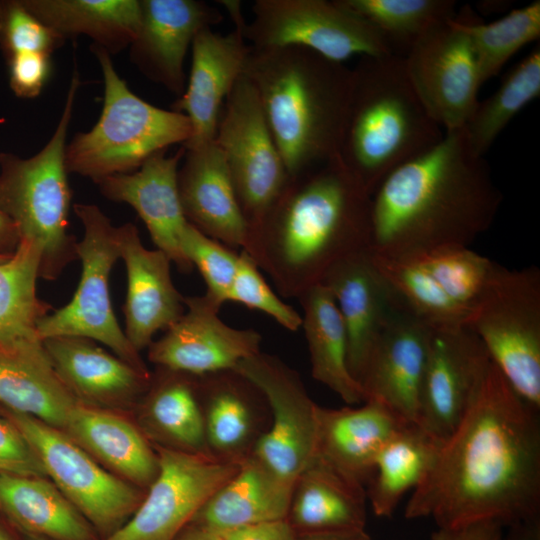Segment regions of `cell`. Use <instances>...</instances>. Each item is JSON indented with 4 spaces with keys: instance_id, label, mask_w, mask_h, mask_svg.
Instances as JSON below:
<instances>
[{
    "instance_id": "obj_1",
    "label": "cell",
    "mask_w": 540,
    "mask_h": 540,
    "mask_svg": "<svg viewBox=\"0 0 540 540\" xmlns=\"http://www.w3.org/2000/svg\"><path fill=\"white\" fill-rule=\"evenodd\" d=\"M490 360L467 409L405 507L437 527L540 517V420Z\"/></svg>"
},
{
    "instance_id": "obj_2",
    "label": "cell",
    "mask_w": 540,
    "mask_h": 540,
    "mask_svg": "<svg viewBox=\"0 0 540 540\" xmlns=\"http://www.w3.org/2000/svg\"><path fill=\"white\" fill-rule=\"evenodd\" d=\"M502 195L463 128L447 131L420 156L393 170L371 197L373 254L411 259L469 246L493 223Z\"/></svg>"
},
{
    "instance_id": "obj_3",
    "label": "cell",
    "mask_w": 540,
    "mask_h": 540,
    "mask_svg": "<svg viewBox=\"0 0 540 540\" xmlns=\"http://www.w3.org/2000/svg\"><path fill=\"white\" fill-rule=\"evenodd\" d=\"M370 213L371 196L338 156L291 176L243 251L279 294L298 299L339 260L370 249Z\"/></svg>"
},
{
    "instance_id": "obj_4",
    "label": "cell",
    "mask_w": 540,
    "mask_h": 540,
    "mask_svg": "<svg viewBox=\"0 0 540 540\" xmlns=\"http://www.w3.org/2000/svg\"><path fill=\"white\" fill-rule=\"evenodd\" d=\"M244 74L290 177L339 156L350 68L301 47L250 46Z\"/></svg>"
},
{
    "instance_id": "obj_5",
    "label": "cell",
    "mask_w": 540,
    "mask_h": 540,
    "mask_svg": "<svg viewBox=\"0 0 540 540\" xmlns=\"http://www.w3.org/2000/svg\"><path fill=\"white\" fill-rule=\"evenodd\" d=\"M352 85L339 157L372 197L396 168L443 137L416 95L396 55L363 56Z\"/></svg>"
},
{
    "instance_id": "obj_6",
    "label": "cell",
    "mask_w": 540,
    "mask_h": 540,
    "mask_svg": "<svg viewBox=\"0 0 540 540\" xmlns=\"http://www.w3.org/2000/svg\"><path fill=\"white\" fill-rule=\"evenodd\" d=\"M80 83L74 69L57 126L39 152L28 158L0 153V209L14 222L20 239L39 247V278L49 281L78 259L77 241L69 232L71 189L65 155Z\"/></svg>"
},
{
    "instance_id": "obj_7",
    "label": "cell",
    "mask_w": 540,
    "mask_h": 540,
    "mask_svg": "<svg viewBox=\"0 0 540 540\" xmlns=\"http://www.w3.org/2000/svg\"><path fill=\"white\" fill-rule=\"evenodd\" d=\"M104 82L98 121L76 133L66 146V168L94 183L137 170L151 156L191 138L189 119L182 113L156 107L133 93L116 71L111 55L92 45Z\"/></svg>"
},
{
    "instance_id": "obj_8",
    "label": "cell",
    "mask_w": 540,
    "mask_h": 540,
    "mask_svg": "<svg viewBox=\"0 0 540 540\" xmlns=\"http://www.w3.org/2000/svg\"><path fill=\"white\" fill-rule=\"evenodd\" d=\"M467 326L514 391L540 409V270L494 263Z\"/></svg>"
},
{
    "instance_id": "obj_9",
    "label": "cell",
    "mask_w": 540,
    "mask_h": 540,
    "mask_svg": "<svg viewBox=\"0 0 540 540\" xmlns=\"http://www.w3.org/2000/svg\"><path fill=\"white\" fill-rule=\"evenodd\" d=\"M73 210L83 227L82 239L76 244L80 280L70 302L39 322L38 335L42 341L58 336L88 338L134 367L149 371L121 329L111 304L110 274L120 259L117 227L95 204L76 203Z\"/></svg>"
},
{
    "instance_id": "obj_10",
    "label": "cell",
    "mask_w": 540,
    "mask_h": 540,
    "mask_svg": "<svg viewBox=\"0 0 540 540\" xmlns=\"http://www.w3.org/2000/svg\"><path fill=\"white\" fill-rule=\"evenodd\" d=\"M214 140L229 170L249 240L290 176L245 74L225 100Z\"/></svg>"
},
{
    "instance_id": "obj_11",
    "label": "cell",
    "mask_w": 540,
    "mask_h": 540,
    "mask_svg": "<svg viewBox=\"0 0 540 540\" xmlns=\"http://www.w3.org/2000/svg\"><path fill=\"white\" fill-rule=\"evenodd\" d=\"M3 412L53 484L96 529L108 536L136 511L144 498L141 488L106 471L63 431L7 408Z\"/></svg>"
},
{
    "instance_id": "obj_12",
    "label": "cell",
    "mask_w": 540,
    "mask_h": 540,
    "mask_svg": "<svg viewBox=\"0 0 540 540\" xmlns=\"http://www.w3.org/2000/svg\"><path fill=\"white\" fill-rule=\"evenodd\" d=\"M243 37L257 48L301 47L333 62L393 55L378 32L338 0H256Z\"/></svg>"
},
{
    "instance_id": "obj_13",
    "label": "cell",
    "mask_w": 540,
    "mask_h": 540,
    "mask_svg": "<svg viewBox=\"0 0 540 540\" xmlns=\"http://www.w3.org/2000/svg\"><path fill=\"white\" fill-rule=\"evenodd\" d=\"M233 370L262 392L270 411L252 455L294 484L315 455L317 404L299 374L276 356L260 351Z\"/></svg>"
},
{
    "instance_id": "obj_14",
    "label": "cell",
    "mask_w": 540,
    "mask_h": 540,
    "mask_svg": "<svg viewBox=\"0 0 540 540\" xmlns=\"http://www.w3.org/2000/svg\"><path fill=\"white\" fill-rule=\"evenodd\" d=\"M159 469L136 511L103 540H175L239 464L156 446Z\"/></svg>"
},
{
    "instance_id": "obj_15",
    "label": "cell",
    "mask_w": 540,
    "mask_h": 540,
    "mask_svg": "<svg viewBox=\"0 0 540 540\" xmlns=\"http://www.w3.org/2000/svg\"><path fill=\"white\" fill-rule=\"evenodd\" d=\"M453 19L429 30L403 58L416 95L446 132L464 127L481 86L469 38Z\"/></svg>"
},
{
    "instance_id": "obj_16",
    "label": "cell",
    "mask_w": 540,
    "mask_h": 540,
    "mask_svg": "<svg viewBox=\"0 0 540 540\" xmlns=\"http://www.w3.org/2000/svg\"><path fill=\"white\" fill-rule=\"evenodd\" d=\"M489 361L467 325L431 327L417 424L441 444L461 421Z\"/></svg>"
},
{
    "instance_id": "obj_17",
    "label": "cell",
    "mask_w": 540,
    "mask_h": 540,
    "mask_svg": "<svg viewBox=\"0 0 540 540\" xmlns=\"http://www.w3.org/2000/svg\"><path fill=\"white\" fill-rule=\"evenodd\" d=\"M183 315L149 345L157 367L194 376L233 370L261 351V334L234 328L218 315L221 307L207 296L185 297Z\"/></svg>"
},
{
    "instance_id": "obj_18",
    "label": "cell",
    "mask_w": 540,
    "mask_h": 540,
    "mask_svg": "<svg viewBox=\"0 0 540 540\" xmlns=\"http://www.w3.org/2000/svg\"><path fill=\"white\" fill-rule=\"evenodd\" d=\"M430 334L431 327L397 296L360 378L366 400L417 424Z\"/></svg>"
},
{
    "instance_id": "obj_19",
    "label": "cell",
    "mask_w": 540,
    "mask_h": 540,
    "mask_svg": "<svg viewBox=\"0 0 540 540\" xmlns=\"http://www.w3.org/2000/svg\"><path fill=\"white\" fill-rule=\"evenodd\" d=\"M221 21L220 10L203 1L140 0L130 61L146 78L180 97L186 87L185 57L195 36Z\"/></svg>"
},
{
    "instance_id": "obj_20",
    "label": "cell",
    "mask_w": 540,
    "mask_h": 540,
    "mask_svg": "<svg viewBox=\"0 0 540 540\" xmlns=\"http://www.w3.org/2000/svg\"><path fill=\"white\" fill-rule=\"evenodd\" d=\"M185 149L175 154L159 152L137 170L112 175L95 182L107 199L130 205L144 222L157 249L163 251L183 272L193 266L185 258L180 241L188 224L179 191L178 169Z\"/></svg>"
},
{
    "instance_id": "obj_21",
    "label": "cell",
    "mask_w": 540,
    "mask_h": 540,
    "mask_svg": "<svg viewBox=\"0 0 540 540\" xmlns=\"http://www.w3.org/2000/svg\"><path fill=\"white\" fill-rule=\"evenodd\" d=\"M117 238L127 273L124 333L140 353L158 331H165L183 315L185 297L172 281L171 259L159 249H147L133 223L118 226Z\"/></svg>"
},
{
    "instance_id": "obj_22",
    "label": "cell",
    "mask_w": 540,
    "mask_h": 540,
    "mask_svg": "<svg viewBox=\"0 0 540 540\" xmlns=\"http://www.w3.org/2000/svg\"><path fill=\"white\" fill-rule=\"evenodd\" d=\"M249 48L237 29L220 34L205 28L195 36L188 82L172 106V110L184 114L191 124L192 134L183 145L185 149L215 139L225 100L244 74Z\"/></svg>"
},
{
    "instance_id": "obj_23",
    "label": "cell",
    "mask_w": 540,
    "mask_h": 540,
    "mask_svg": "<svg viewBox=\"0 0 540 540\" xmlns=\"http://www.w3.org/2000/svg\"><path fill=\"white\" fill-rule=\"evenodd\" d=\"M408 424L383 403L367 399L359 407H316L314 457L346 479L365 486L384 446Z\"/></svg>"
},
{
    "instance_id": "obj_24",
    "label": "cell",
    "mask_w": 540,
    "mask_h": 540,
    "mask_svg": "<svg viewBox=\"0 0 540 540\" xmlns=\"http://www.w3.org/2000/svg\"><path fill=\"white\" fill-rule=\"evenodd\" d=\"M332 293L348 337V366L360 383L370 351L397 295L376 266L371 249L335 263L321 282Z\"/></svg>"
},
{
    "instance_id": "obj_25",
    "label": "cell",
    "mask_w": 540,
    "mask_h": 540,
    "mask_svg": "<svg viewBox=\"0 0 540 540\" xmlns=\"http://www.w3.org/2000/svg\"><path fill=\"white\" fill-rule=\"evenodd\" d=\"M183 159L177 182L188 223L208 237L243 251L248 227L217 143L212 140L185 149Z\"/></svg>"
},
{
    "instance_id": "obj_26",
    "label": "cell",
    "mask_w": 540,
    "mask_h": 540,
    "mask_svg": "<svg viewBox=\"0 0 540 540\" xmlns=\"http://www.w3.org/2000/svg\"><path fill=\"white\" fill-rule=\"evenodd\" d=\"M198 395L212 457L239 464L269 427L264 395L234 370L198 376Z\"/></svg>"
},
{
    "instance_id": "obj_27",
    "label": "cell",
    "mask_w": 540,
    "mask_h": 540,
    "mask_svg": "<svg viewBox=\"0 0 540 540\" xmlns=\"http://www.w3.org/2000/svg\"><path fill=\"white\" fill-rule=\"evenodd\" d=\"M42 343L57 376L83 404L124 407L149 388V371L134 367L91 339L58 336Z\"/></svg>"
},
{
    "instance_id": "obj_28",
    "label": "cell",
    "mask_w": 540,
    "mask_h": 540,
    "mask_svg": "<svg viewBox=\"0 0 540 540\" xmlns=\"http://www.w3.org/2000/svg\"><path fill=\"white\" fill-rule=\"evenodd\" d=\"M293 485L251 454L239 463L236 473L207 500L192 522L221 534L287 518Z\"/></svg>"
},
{
    "instance_id": "obj_29",
    "label": "cell",
    "mask_w": 540,
    "mask_h": 540,
    "mask_svg": "<svg viewBox=\"0 0 540 540\" xmlns=\"http://www.w3.org/2000/svg\"><path fill=\"white\" fill-rule=\"evenodd\" d=\"M63 432L120 478L139 488L149 487L157 476L156 451L132 423L110 410L79 402Z\"/></svg>"
},
{
    "instance_id": "obj_30",
    "label": "cell",
    "mask_w": 540,
    "mask_h": 540,
    "mask_svg": "<svg viewBox=\"0 0 540 540\" xmlns=\"http://www.w3.org/2000/svg\"><path fill=\"white\" fill-rule=\"evenodd\" d=\"M367 494L317 458L294 482L287 520L297 534L364 529Z\"/></svg>"
},
{
    "instance_id": "obj_31",
    "label": "cell",
    "mask_w": 540,
    "mask_h": 540,
    "mask_svg": "<svg viewBox=\"0 0 540 540\" xmlns=\"http://www.w3.org/2000/svg\"><path fill=\"white\" fill-rule=\"evenodd\" d=\"M298 300L303 309L301 328L313 378L346 404L363 403L366 395L350 372L347 331L332 293L319 283L306 290Z\"/></svg>"
},
{
    "instance_id": "obj_32",
    "label": "cell",
    "mask_w": 540,
    "mask_h": 540,
    "mask_svg": "<svg viewBox=\"0 0 540 540\" xmlns=\"http://www.w3.org/2000/svg\"><path fill=\"white\" fill-rule=\"evenodd\" d=\"M41 253L20 239L11 257L0 262V351L46 354L39 322L52 310L37 295Z\"/></svg>"
},
{
    "instance_id": "obj_33",
    "label": "cell",
    "mask_w": 540,
    "mask_h": 540,
    "mask_svg": "<svg viewBox=\"0 0 540 540\" xmlns=\"http://www.w3.org/2000/svg\"><path fill=\"white\" fill-rule=\"evenodd\" d=\"M65 40L84 35L110 55L129 48L140 24V0H22Z\"/></svg>"
},
{
    "instance_id": "obj_34",
    "label": "cell",
    "mask_w": 540,
    "mask_h": 540,
    "mask_svg": "<svg viewBox=\"0 0 540 540\" xmlns=\"http://www.w3.org/2000/svg\"><path fill=\"white\" fill-rule=\"evenodd\" d=\"M0 507L29 535L96 540L92 525L44 477L0 473Z\"/></svg>"
},
{
    "instance_id": "obj_35",
    "label": "cell",
    "mask_w": 540,
    "mask_h": 540,
    "mask_svg": "<svg viewBox=\"0 0 540 540\" xmlns=\"http://www.w3.org/2000/svg\"><path fill=\"white\" fill-rule=\"evenodd\" d=\"M0 403L63 431L79 401L57 376L47 354L0 351Z\"/></svg>"
},
{
    "instance_id": "obj_36",
    "label": "cell",
    "mask_w": 540,
    "mask_h": 540,
    "mask_svg": "<svg viewBox=\"0 0 540 540\" xmlns=\"http://www.w3.org/2000/svg\"><path fill=\"white\" fill-rule=\"evenodd\" d=\"M158 369L161 374L152 376L145 406L153 433L165 443L162 447L213 458L205 436L198 376Z\"/></svg>"
},
{
    "instance_id": "obj_37",
    "label": "cell",
    "mask_w": 540,
    "mask_h": 540,
    "mask_svg": "<svg viewBox=\"0 0 540 540\" xmlns=\"http://www.w3.org/2000/svg\"><path fill=\"white\" fill-rule=\"evenodd\" d=\"M441 443L418 424H408L379 453L366 490L373 513L390 518L409 490L433 467Z\"/></svg>"
},
{
    "instance_id": "obj_38",
    "label": "cell",
    "mask_w": 540,
    "mask_h": 540,
    "mask_svg": "<svg viewBox=\"0 0 540 540\" xmlns=\"http://www.w3.org/2000/svg\"><path fill=\"white\" fill-rule=\"evenodd\" d=\"M381 36L390 52L405 57L429 30L456 16L452 0H338Z\"/></svg>"
},
{
    "instance_id": "obj_39",
    "label": "cell",
    "mask_w": 540,
    "mask_h": 540,
    "mask_svg": "<svg viewBox=\"0 0 540 540\" xmlns=\"http://www.w3.org/2000/svg\"><path fill=\"white\" fill-rule=\"evenodd\" d=\"M539 95L540 49L537 46L508 73L489 98L478 101L463 127L471 150L483 157L509 122Z\"/></svg>"
},
{
    "instance_id": "obj_40",
    "label": "cell",
    "mask_w": 540,
    "mask_h": 540,
    "mask_svg": "<svg viewBox=\"0 0 540 540\" xmlns=\"http://www.w3.org/2000/svg\"><path fill=\"white\" fill-rule=\"evenodd\" d=\"M455 24L469 38L481 85L495 76L523 46L540 36V1L514 9L504 17L484 24L472 13H460Z\"/></svg>"
},
{
    "instance_id": "obj_41",
    "label": "cell",
    "mask_w": 540,
    "mask_h": 540,
    "mask_svg": "<svg viewBox=\"0 0 540 540\" xmlns=\"http://www.w3.org/2000/svg\"><path fill=\"white\" fill-rule=\"evenodd\" d=\"M372 255L397 296L430 327L467 325L469 311L454 301L418 262Z\"/></svg>"
},
{
    "instance_id": "obj_42",
    "label": "cell",
    "mask_w": 540,
    "mask_h": 540,
    "mask_svg": "<svg viewBox=\"0 0 540 540\" xmlns=\"http://www.w3.org/2000/svg\"><path fill=\"white\" fill-rule=\"evenodd\" d=\"M411 259L468 311L479 298L495 263L464 245L439 247Z\"/></svg>"
},
{
    "instance_id": "obj_43",
    "label": "cell",
    "mask_w": 540,
    "mask_h": 540,
    "mask_svg": "<svg viewBox=\"0 0 540 540\" xmlns=\"http://www.w3.org/2000/svg\"><path fill=\"white\" fill-rule=\"evenodd\" d=\"M180 245L185 258L198 269L205 282L204 295L219 307L228 302L240 253L208 237L190 223L182 233Z\"/></svg>"
},
{
    "instance_id": "obj_44",
    "label": "cell",
    "mask_w": 540,
    "mask_h": 540,
    "mask_svg": "<svg viewBox=\"0 0 540 540\" xmlns=\"http://www.w3.org/2000/svg\"><path fill=\"white\" fill-rule=\"evenodd\" d=\"M65 41L32 14L22 0H0V49L6 60L22 53L52 56Z\"/></svg>"
},
{
    "instance_id": "obj_45",
    "label": "cell",
    "mask_w": 540,
    "mask_h": 540,
    "mask_svg": "<svg viewBox=\"0 0 540 540\" xmlns=\"http://www.w3.org/2000/svg\"><path fill=\"white\" fill-rule=\"evenodd\" d=\"M228 302L240 303L263 312L289 331L296 332L301 328V314L277 296L261 275L256 263L244 251L240 252Z\"/></svg>"
},
{
    "instance_id": "obj_46",
    "label": "cell",
    "mask_w": 540,
    "mask_h": 540,
    "mask_svg": "<svg viewBox=\"0 0 540 540\" xmlns=\"http://www.w3.org/2000/svg\"><path fill=\"white\" fill-rule=\"evenodd\" d=\"M0 473L46 476L32 447L7 418H0Z\"/></svg>"
},
{
    "instance_id": "obj_47",
    "label": "cell",
    "mask_w": 540,
    "mask_h": 540,
    "mask_svg": "<svg viewBox=\"0 0 540 540\" xmlns=\"http://www.w3.org/2000/svg\"><path fill=\"white\" fill-rule=\"evenodd\" d=\"M6 61L9 67V85L13 93L25 99L37 97L50 77L51 56L22 53Z\"/></svg>"
},
{
    "instance_id": "obj_48",
    "label": "cell",
    "mask_w": 540,
    "mask_h": 540,
    "mask_svg": "<svg viewBox=\"0 0 540 540\" xmlns=\"http://www.w3.org/2000/svg\"><path fill=\"white\" fill-rule=\"evenodd\" d=\"M217 535L221 540L297 539V533L287 518L250 524Z\"/></svg>"
},
{
    "instance_id": "obj_49",
    "label": "cell",
    "mask_w": 540,
    "mask_h": 540,
    "mask_svg": "<svg viewBox=\"0 0 540 540\" xmlns=\"http://www.w3.org/2000/svg\"><path fill=\"white\" fill-rule=\"evenodd\" d=\"M504 526L491 519L477 520L451 527H438L431 540H503Z\"/></svg>"
},
{
    "instance_id": "obj_50",
    "label": "cell",
    "mask_w": 540,
    "mask_h": 540,
    "mask_svg": "<svg viewBox=\"0 0 540 540\" xmlns=\"http://www.w3.org/2000/svg\"><path fill=\"white\" fill-rule=\"evenodd\" d=\"M20 237L14 222L0 209V254H12Z\"/></svg>"
},
{
    "instance_id": "obj_51",
    "label": "cell",
    "mask_w": 540,
    "mask_h": 540,
    "mask_svg": "<svg viewBox=\"0 0 540 540\" xmlns=\"http://www.w3.org/2000/svg\"><path fill=\"white\" fill-rule=\"evenodd\" d=\"M296 540H371V538L365 529H351L297 534Z\"/></svg>"
},
{
    "instance_id": "obj_52",
    "label": "cell",
    "mask_w": 540,
    "mask_h": 540,
    "mask_svg": "<svg viewBox=\"0 0 540 540\" xmlns=\"http://www.w3.org/2000/svg\"><path fill=\"white\" fill-rule=\"evenodd\" d=\"M503 540H540V517L509 526Z\"/></svg>"
},
{
    "instance_id": "obj_53",
    "label": "cell",
    "mask_w": 540,
    "mask_h": 540,
    "mask_svg": "<svg viewBox=\"0 0 540 540\" xmlns=\"http://www.w3.org/2000/svg\"><path fill=\"white\" fill-rule=\"evenodd\" d=\"M223 5L228 13L231 15V18L235 24V29L243 32V29L246 25V21L243 18L241 11V2L240 1H219Z\"/></svg>"
},
{
    "instance_id": "obj_54",
    "label": "cell",
    "mask_w": 540,
    "mask_h": 540,
    "mask_svg": "<svg viewBox=\"0 0 540 540\" xmlns=\"http://www.w3.org/2000/svg\"><path fill=\"white\" fill-rule=\"evenodd\" d=\"M178 540H221L219 535L209 532L199 526L193 525L185 530Z\"/></svg>"
},
{
    "instance_id": "obj_55",
    "label": "cell",
    "mask_w": 540,
    "mask_h": 540,
    "mask_svg": "<svg viewBox=\"0 0 540 540\" xmlns=\"http://www.w3.org/2000/svg\"><path fill=\"white\" fill-rule=\"evenodd\" d=\"M28 540H49V539L44 538V537H40V536H36V535H29L28 534Z\"/></svg>"
},
{
    "instance_id": "obj_56",
    "label": "cell",
    "mask_w": 540,
    "mask_h": 540,
    "mask_svg": "<svg viewBox=\"0 0 540 540\" xmlns=\"http://www.w3.org/2000/svg\"><path fill=\"white\" fill-rule=\"evenodd\" d=\"M14 253V252H13ZM12 253V254H13ZM12 254H0V262H3L11 257Z\"/></svg>"
},
{
    "instance_id": "obj_57",
    "label": "cell",
    "mask_w": 540,
    "mask_h": 540,
    "mask_svg": "<svg viewBox=\"0 0 540 540\" xmlns=\"http://www.w3.org/2000/svg\"><path fill=\"white\" fill-rule=\"evenodd\" d=\"M0 540H8L5 536H3L2 534H0Z\"/></svg>"
}]
</instances>
